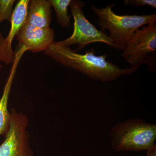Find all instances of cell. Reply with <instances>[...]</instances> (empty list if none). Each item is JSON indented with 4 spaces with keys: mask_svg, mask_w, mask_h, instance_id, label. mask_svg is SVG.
<instances>
[{
    "mask_svg": "<svg viewBox=\"0 0 156 156\" xmlns=\"http://www.w3.org/2000/svg\"><path fill=\"white\" fill-rule=\"evenodd\" d=\"M4 38L0 32V69L2 67L1 62H4V52H3V45H4Z\"/></svg>",
    "mask_w": 156,
    "mask_h": 156,
    "instance_id": "5bb4252c",
    "label": "cell"
},
{
    "mask_svg": "<svg viewBox=\"0 0 156 156\" xmlns=\"http://www.w3.org/2000/svg\"><path fill=\"white\" fill-rule=\"evenodd\" d=\"M51 7L56 13L57 22L62 27H69L70 15L68 14V7L71 0H49Z\"/></svg>",
    "mask_w": 156,
    "mask_h": 156,
    "instance_id": "8fae6325",
    "label": "cell"
},
{
    "mask_svg": "<svg viewBox=\"0 0 156 156\" xmlns=\"http://www.w3.org/2000/svg\"><path fill=\"white\" fill-rule=\"evenodd\" d=\"M114 4L98 8L92 5L91 9L98 17L101 30L109 32V37L119 50L125 49L133 35L141 27L156 22V14L149 15H118L113 11Z\"/></svg>",
    "mask_w": 156,
    "mask_h": 156,
    "instance_id": "7a4b0ae2",
    "label": "cell"
},
{
    "mask_svg": "<svg viewBox=\"0 0 156 156\" xmlns=\"http://www.w3.org/2000/svg\"><path fill=\"white\" fill-rule=\"evenodd\" d=\"M5 137L0 145V156H33L30 144L29 120L26 115L12 109Z\"/></svg>",
    "mask_w": 156,
    "mask_h": 156,
    "instance_id": "8992f818",
    "label": "cell"
},
{
    "mask_svg": "<svg viewBox=\"0 0 156 156\" xmlns=\"http://www.w3.org/2000/svg\"><path fill=\"white\" fill-rule=\"evenodd\" d=\"M45 53L62 65L103 82H112L121 76L132 74L141 66L122 68L108 61L106 53L97 56L95 49L92 48L84 54H80L70 47L60 46L55 41L50 44Z\"/></svg>",
    "mask_w": 156,
    "mask_h": 156,
    "instance_id": "6da1fadb",
    "label": "cell"
},
{
    "mask_svg": "<svg viewBox=\"0 0 156 156\" xmlns=\"http://www.w3.org/2000/svg\"><path fill=\"white\" fill-rule=\"evenodd\" d=\"M21 46L27 51L37 53L46 51L54 41V30L50 27L40 28L25 22L17 36Z\"/></svg>",
    "mask_w": 156,
    "mask_h": 156,
    "instance_id": "52a82bcc",
    "label": "cell"
},
{
    "mask_svg": "<svg viewBox=\"0 0 156 156\" xmlns=\"http://www.w3.org/2000/svg\"><path fill=\"white\" fill-rule=\"evenodd\" d=\"M51 6L49 0H31L28 5L26 22L40 28L50 27Z\"/></svg>",
    "mask_w": 156,
    "mask_h": 156,
    "instance_id": "30bf717a",
    "label": "cell"
},
{
    "mask_svg": "<svg viewBox=\"0 0 156 156\" xmlns=\"http://www.w3.org/2000/svg\"><path fill=\"white\" fill-rule=\"evenodd\" d=\"M109 137L112 147L117 151L147 150L155 144L156 125L143 120H127L116 124Z\"/></svg>",
    "mask_w": 156,
    "mask_h": 156,
    "instance_id": "3957f363",
    "label": "cell"
},
{
    "mask_svg": "<svg viewBox=\"0 0 156 156\" xmlns=\"http://www.w3.org/2000/svg\"><path fill=\"white\" fill-rule=\"evenodd\" d=\"M156 22L137 30L123 50L122 56L131 66L146 64L156 71Z\"/></svg>",
    "mask_w": 156,
    "mask_h": 156,
    "instance_id": "5b68a950",
    "label": "cell"
},
{
    "mask_svg": "<svg viewBox=\"0 0 156 156\" xmlns=\"http://www.w3.org/2000/svg\"><path fill=\"white\" fill-rule=\"evenodd\" d=\"M126 5H132L140 7L144 6H149L154 9H156V0H125Z\"/></svg>",
    "mask_w": 156,
    "mask_h": 156,
    "instance_id": "4fadbf2b",
    "label": "cell"
},
{
    "mask_svg": "<svg viewBox=\"0 0 156 156\" xmlns=\"http://www.w3.org/2000/svg\"><path fill=\"white\" fill-rule=\"evenodd\" d=\"M85 4L79 0H71L69 7L73 17V31L67 39L56 43L60 46L66 47L78 44L77 49L75 50L77 53L87 45L95 42L105 43L112 48L118 49L109 36L96 28L87 19L83 10Z\"/></svg>",
    "mask_w": 156,
    "mask_h": 156,
    "instance_id": "277c9868",
    "label": "cell"
},
{
    "mask_svg": "<svg viewBox=\"0 0 156 156\" xmlns=\"http://www.w3.org/2000/svg\"><path fill=\"white\" fill-rule=\"evenodd\" d=\"M26 51L24 48H20L15 53L12 69L0 98V136L5 134L9 128L11 120V113L8 108L9 97L17 66Z\"/></svg>",
    "mask_w": 156,
    "mask_h": 156,
    "instance_id": "9c48e42d",
    "label": "cell"
},
{
    "mask_svg": "<svg viewBox=\"0 0 156 156\" xmlns=\"http://www.w3.org/2000/svg\"><path fill=\"white\" fill-rule=\"evenodd\" d=\"M30 0H20L13 10L11 20V28L8 35L4 39L3 45L4 62L9 65L13 62L15 53L12 49V42L24 25L27 17Z\"/></svg>",
    "mask_w": 156,
    "mask_h": 156,
    "instance_id": "ba28073f",
    "label": "cell"
},
{
    "mask_svg": "<svg viewBox=\"0 0 156 156\" xmlns=\"http://www.w3.org/2000/svg\"><path fill=\"white\" fill-rule=\"evenodd\" d=\"M146 156H156V145L152 146L147 150Z\"/></svg>",
    "mask_w": 156,
    "mask_h": 156,
    "instance_id": "9a60e30c",
    "label": "cell"
},
{
    "mask_svg": "<svg viewBox=\"0 0 156 156\" xmlns=\"http://www.w3.org/2000/svg\"><path fill=\"white\" fill-rule=\"evenodd\" d=\"M15 2L14 0H0V23L5 20H10Z\"/></svg>",
    "mask_w": 156,
    "mask_h": 156,
    "instance_id": "7c38bea8",
    "label": "cell"
},
{
    "mask_svg": "<svg viewBox=\"0 0 156 156\" xmlns=\"http://www.w3.org/2000/svg\"><path fill=\"white\" fill-rule=\"evenodd\" d=\"M0 88H1V85H0Z\"/></svg>",
    "mask_w": 156,
    "mask_h": 156,
    "instance_id": "2e32d148",
    "label": "cell"
}]
</instances>
